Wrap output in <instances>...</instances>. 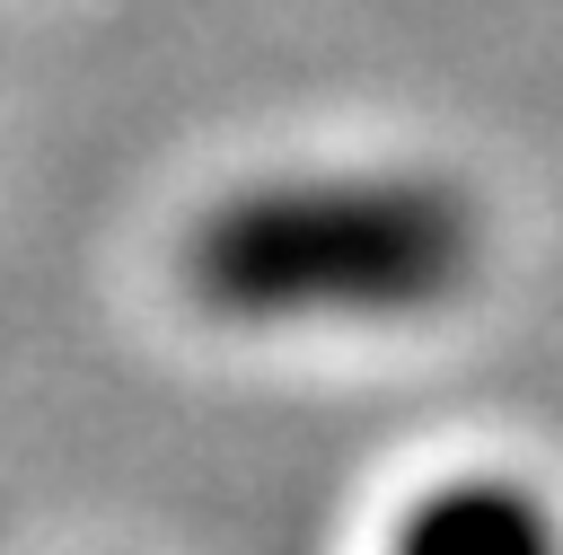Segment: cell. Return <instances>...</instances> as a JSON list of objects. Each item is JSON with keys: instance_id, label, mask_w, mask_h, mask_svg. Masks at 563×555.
I'll list each match as a JSON object with an SVG mask.
<instances>
[{"instance_id": "cell-1", "label": "cell", "mask_w": 563, "mask_h": 555, "mask_svg": "<svg viewBox=\"0 0 563 555\" xmlns=\"http://www.w3.org/2000/svg\"><path fill=\"white\" fill-rule=\"evenodd\" d=\"M475 211L431 176L255 185L194 220L185 282L220 317H396L466 291Z\"/></svg>"}, {"instance_id": "cell-2", "label": "cell", "mask_w": 563, "mask_h": 555, "mask_svg": "<svg viewBox=\"0 0 563 555\" xmlns=\"http://www.w3.org/2000/svg\"><path fill=\"white\" fill-rule=\"evenodd\" d=\"M396 555H563V537L537 493H519L501 476H466L405 511Z\"/></svg>"}]
</instances>
